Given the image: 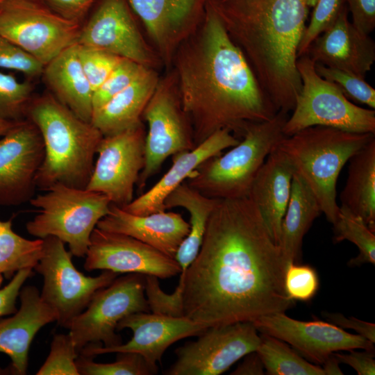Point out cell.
I'll return each instance as SVG.
<instances>
[{"label":"cell","instance_id":"1","mask_svg":"<svg viewBox=\"0 0 375 375\" xmlns=\"http://www.w3.org/2000/svg\"><path fill=\"white\" fill-rule=\"evenodd\" d=\"M287 267L249 197L220 199L185 273L184 316L207 327L253 322L295 302L284 287Z\"/></svg>","mask_w":375,"mask_h":375},{"label":"cell","instance_id":"2","mask_svg":"<svg viewBox=\"0 0 375 375\" xmlns=\"http://www.w3.org/2000/svg\"><path fill=\"white\" fill-rule=\"evenodd\" d=\"M170 69L195 146L222 129L241 139L250 124L278 112L210 1L199 26L176 49Z\"/></svg>","mask_w":375,"mask_h":375},{"label":"cell","instance_id":"3","mask_svg":"<svg viewBox=\"0 0 375 375\" xmlns=\"http://www.w3.org/2000/svg\"><path fill=\"white\" fill-rule=\"evenodd\" d=\"M276 110L292 111L302 83L297 52L307 0H210Z\"/></svg>","mask_w":375,"mask_h":375},{"label":"cell","instance_id":"4","mask_svg":"<svg viewBox=\"0 0 375 375\" xmlns=\"http://www.w3.org/2000/svg\"><path fill=\"white\" fill-rule=\"evenodd\" d=\"M26 118L38 127L44 143V158L36 175L37 188L44 191L56 184L85 188L103 138L101 132L49 92L33 97Z\"/></svg>","mask_w":375,"mask_h":375},{"label":"cell","instance_id":"5","mask_svg":"<svg viewBox=\"0 0 375 375\" xmlns=\"http://www.w3.org/2000/svg\"><path fill=\"white\" fill-rule=\"evenodd\" d=\"M373 133L311 126L285 136L277 149L290 161L316 197L322 212L332 224L338 216L336 183L344 165L372 139Z\"/></svg>","mask_w":375,"mask_h":375},{"label":"cell","instance_id":"6","mask_svg":"<svg viewBox=\"0 0 375 375\" xmlns=\"http://www.w3.org/2000/svg\"><path fill=\"white\" fill-rule=\"evenodd\" d=\"M288 117L278 111L268 121L250 124L238 144L203 162L185 181L210 198L247 197L267 156L285 136L283 127Z\"/></svg>","mask_w":375,"mask_h":375},{"label":"cell","instance_id":"7","mask_svg":"<svg viewBox=\"0 0 375 375\" xmlns=\"http://www.w3.org/2000/svg\"><path fill=\"white\" fill-rule=\"evenodd\" d=\"M29 203L38 214L26 223L28 233L40 239L56 237L76 257L85 256L92 233L111 205L103 194L63 184L50 187Z\"/></svg>","mask_w":375,"mask_h":375},{"label":"cell","instance_id":"8","mask_svg":"<svg viewBox=\"0 0 375 375\" xmlns=\"http://www.w3.org/2000/svg\"><path fill=\"white\" fill-rule=\"evenodd\" d=\"M301 89L283 132L292 135L311 126H326L348 132L375 134V110L351 103L333 83L321 77L307 55L298 58Z\"/></svg>","mask_w":375,"mask_h":375},{"label":"cell","instance_id":"9","mask_svg":"<svg viewBox=\"0 0 375 375\" xmlns=\"http://www.w3.org/2000/svg\"><path fill=\"white\" fill-rule=\"evenodd\" d=\"M60 239H43V251L34 267L43 277L42 299L56 314V322L69 328L72 320L88 306L94 294L109 285L119 274L103 270L99 276H88L72 262V254Z\"/></svg>","mask_w":375,"mask_h":375},{"label":"cell","instance_id":"10","mask_svg":"<svg viewBox=\"0 0 375 375\" xmlns=\"http://www.w3.org/2000/svg\"><path fill=\"white\" fill-rule=\"evenodd\" d=\"M81 24L51 10L42 0H3L0 34L44 66L77 43Z\"/></svg>","mask_w":375,"mask_h":375},{"label":"cell","instance_id":"11","mask_svg":"<svg viewBox=\"0 0 375 375\" xmlns=\"http://www.w3.org/2000/svg\"><path fill=\"white\" fill-rule=\"evenodd\" d=\"M142 118L147 122L148 131L145 138V164L137 183L140 190L144 188L147 181L158 172L168 157L196 147L172 69L160 78Z\"/></svg>","mask_w":375,"mask_h":375},{"label":"cell","instance_id":"12","mask_svg":"<svg viewBox=\"0 0 375 375\" xmlns=\"http://www.w3.org/2000/svg\"><path fill=\"white\" fill-rule=\"evenodd\" d=\"M149 311L144 275L129 273L98 290L86 308L72 320L69 333L78 354L89 344L112 347L122 344V337L115 332L122 319Z\"/></svg>","mask_w":375,"mask_h":375},{"label":"cell","instance_id":"13","mask_svg":"<svg viewBox=\"0 0 375 375\" xmlns=\"http://www.w3.org/2000/svg\"><path fill=\"white\" fill-rule=\"evenodd\" d=\"M146 134L142 122L118 133L103 136L85 189L103 194L120 208L131 203L145 164Z\"/></svg>","mask_w":375,"mask_h":375},{"label":"cell","instance_id":"14","mask_svg":"<svg viewBox=\"0 0 375 375\" xmlns=\"http://www.w3.org/2000/svg\"><path fill=\"white\" fill-rule=\"evenodd\" d=\"M251 322L211 326L176 349L175 362L167 375H219L247 354L256 351L260 341Z\"/></svg>","mask_w":375,"mask_h":375},{"label":"cell","instance_id":"15","mask_svg":"<svg viewBox=\"0 0 375 375\" xmlns=\"http://www.w3.org/2000/svg\"><path fill=\"white\" fill-rule=\"evenodd\" d=\"M77 44L100 49L157 70L163 66L144 40L128 0H101L81 26Z\"/></svg>","mask_w":375,"mask_h":375},{"label":"cell","instance_id":"16","mask_svg":"<svg viewBox=\"0 0 375 375\" xmlns=\"http://www.w3.org/2000/svg\"><path fill=\"white\" fill-rule=\"evenodd\" d=\"M252 324L259 333L284 341L305 359L319 365L339 351L374 350V343L331 322L297 320L285 312L262 316Z\"/></svg>","mask_w":375,"mask_h":375},{"label":"cell","instance_id":"17","mask_svg":"<svg viewBox=\"0 0 375 375\" xmlns=\"http://www.w3.org/2000/svg\"><path fill=\"white\" fill-rule=\"evenodd\" d=\"M44 153L40 131L26 118L0 138V206H19L34 197Z\"/></svg>","mask_w":375,"mask_h":375},{"label":"cell","instance_id":"18","mask_svg":"<svg viewBox=\"0 0 375 375\" xmlns=\"http://www.w3.org/2000/svg\"><path fill=\"white\" fill-rule=\"evenodd\" d=\"M208 327L188 317H171L149 312L129 315L117 326V331L129 328L133 337L125 344L112 347L101 344H89L79 354L94 358L97 356L118 352H132L141 355L146 362L158 370L157 362L167 348L174 342L191 336H199Z\"/></svg>","mask_w":375,"mask_h":375},{"label":"cell","instance_id":"19","mask_svg":"<svg viewBox=\"0 0 375 375\" xmlns=\"http://www.w3.org/2000/svg\"><path fill=\"white\" fill-rule=\"evenodd\" d=\"M84 269L137 273L169 278L181 269L178 262L156 249L128 235L95 228L85 254Z\"/></svg>","mask_w":375,"mask_h":375},{"label":"cell","instance_id":"20","mask_svg":"<svg viewBox=\"0 0 375 375\" xmlns=\"http://www.w3.org/2000/svg\"><path fill=\"white\" fill-rule=\"evenodd\" d=\"M210 0H128L144 24L163 66L170 69L179 45L201 24Z\"/></svg>","mask_w":375,"mask_h":375},{"label":"cell","instance_id":"21","mask_svg":"<svg viewBox=\"0 0 375 375\" xmlns=\"http://www.w3.org/2000/svg\"><path fill=\"white\" fill-rule=\"evenodd\" d=\"M344 3L334 22L310 45L307 55L315 62L365 78L375 61V44L348 19Z\"/></svg>","mask_w":375,"mask_h":375},{"label":"cell","instance_id":"22","mask_svg":"<svg viewBox=\"0 0 375 375\" xmlns=\"http://www.w3.org/2000/svg\"><path fill=\"white\" fill-rule=\"evenodd\" d=\"M97 228L128 235L175 259L190 226L178 212L164 210L137 215L111 203L108 213Z\"/></svg>","mask_w":375,"mask_h":375},{"label":"cell","instance_id":"23","mask_svg":"<svg viewBox=\"0 0 375 375\" xmlns=\"http://www.w3.org/2000/svg\"><path fill=\"white\" fill-rule=\"evenodd\" d=\"M241 139L227 129L216 131L190 151L172 156V165L161 178L148 191L122 207L137 215H146L165 210L167 197L184 182L201 164L218 156L222 151L239 143Z\"/></svg>","mask_w":375,"mask_h":375},{"label":"cell","instance_id":"24","mask_svg":"<svg viewBox=\"0 0 375 375\" xmlns=\"http://www.w3.org/2000/svg\"><path fill=\"white\" fill-rule=\"evenodd\" d=\"M20 307L13 315L0 320V352L11 359L12 372L24 375L31 344L40 328L56 322V314L34 286L22 287Z\"/></svg>","mask_w":375,"mask_h":375},{"label":"cell","instance_id":"25","mask_svg":"<svg viewBox=\"0 0 375 375\" xmlns=\"http://www.w3.org/2000/svg\"><path fill=\"white\" fill-rule=\"evenodd\" d=\"M293 174L290 161L276 148L258 171L248 196L257 206L277 244L280 242L282 222L290 198Z\"/></svg>","mask_w":375,"mask_h":375},{"label":"cell","instance_id":"26","mask_svg":"<svg viewBox=\"0 0 375 375\" xmlns=\"http://www.w3.org/2000/svg\"><path fill=\"white\" fill-rule=\"evenodd\" d=\"M49 92L81 119L91 122L93 90L83 72L77 43L47 63L42 73Z\"/></svg>","mask_w":375,"mask_h":375},{"label":"cell","instance_id":"27","mask_svg":"<svg viewBox=\"0 0 375 375\" xmlns=\"http://www.w3.org/2000/svg\"><path fill=\"white\" fill-rule=\"evenodd\" d=\"M160 78L156 69L146 67L128 86L94 112L91 123L103 136L118 133L141 123L144 110Z\"/></svg>","mask_w":375,"mask_h":375},{"label":"cell","instance_id":"28","mask_svg":"<svg viewBox=\"0 0 375 375\" xmlns=\"http://www.w3.org/2000/svg\"><path fill=\"white\" fill-rule=\"evenodd\" d=\"M341 206L362 218L375 232V138L350 159Z\"/></svg>","mask_w":375,"mask_h":375},{"label":"cell","instance_id":"29","mask_svg":"<svg viewBox=\"0 0 375 375\" xmlns=\"http://www.w3.org/2000/svg\"><path fill=\"white\" fill-rule=\"evenodd\" d=\"M321 213L319 204L312 191L303 180L294 173L278 244L287 266L299 260L303 238Z\"/></svg>","mask_w":375,"mask_h":375},{"label":"cell","instance_id":"30","mask_svg":"<svg viewBox=\"0 0 375 375\" xmlns=\"http://www.w3.org/2000/svg\"><path fill=\"white\" fill-rule=\"evenodd\" d=\"M220 199L206 197L185 181L179 185L165 199V210L181 207L188 211L190 229L175 256L181 273H185L200 249L208 221Z\"/></svg>","mask_w":375,"mask_h":375},{"label":"cell","instance_id":"31","mask_svg":"<svg viewBox=\"0 0 375 375\" xmlns=\"http://www.w3.org/2000/svg\"><path fill=\"white\" fill-rule=\"evenodd\" d=\"M43 251V239L29 240L12 228V219L0 220V287L3 278L11 279L19 271L32 268Z\"/></svg>","mask_w":375,"mask_h":375},{"label":"cell","instance_id":"32","mask_svg":"<svg viewBox=\"0 0 375 375\" xmlns=\"http://www.w3.org/2000/svg\"><path fill=\"white\" fill-rule=\"evenodd\" d=\"M260 336L256 351L267 374L326 375L323 367L305 359L284 341L265 333Z\"/></svg>","mask_w":375,"mask_h":375},{"label":"cell","instance_id":"33","mask_svg":"<svg viewBox=\"0 0 375 375\" xmlns=\"http://www.w3.org/2000/svg\"><path fill=\"white\" fill-rule=\"evenodd\" d=\"M333 226V240L335 243L348 240L358 249V256L349 260V266L375 264V232L367 226L361 217L340 206L338 216Z\"/></svg>","mask_w":375,"mask_h":375},{"label":"cell","instance_id":"34","mask_svg":"<svg viewBox=\"0 0 375 375\" xmlns=\"http://www.w3.org/2000/svg\"><path fill=\"white\" fill-rule=\"evenodd\" d=\"M117 353V360L110 363L95 362L94 358L78 354L76 365L79 375H151L158 372L138 353Z\"/></svg>","mask_w":375,"mask_h":375},{"label":"cell","instance_id":"35","mask_svg":"<svg viewBox=\"0 0 375 375\" xmlns=\"http://www.w3.org/2000/svg\"><path fill=\"white\" fill-rule=\"evenodd\" d=\"M33 89L30 80L20 82L12 74L0 72V118L11 122L26 119Z\"/></svg>","mask_w":375,"mask_h":375},{"label":"cell","instance_id":"36","mask_svg":"<svg viewBox=\"0 0 375 375\" xmlns=\"http://www.w3.org/2000/svg\"><path fill=\"white\" fill-rule=\"evenodd\" d=\"M317 73L336 85L347 98L375 108V90L364 78L351 73L315 63Z\"/></svg>","mask_w":375,"mask_h":375},{"label":"cell","instance_id":"37","mask_svg":"<svg viewBox=\"0 0 375 375\" xmlns=\"http://www.w3.org/2000/svg\"><path fill=\"white\" fill-rule=\"evenodd\" d=\"M78 356L69 333L56 334L50 352L37 375H79L76 360Z\"/></svg>","mask_w":375,"mask_h":375},{"label":"cell","instance_id":"38","mask_svg":"<svg viewBox=\"0 0 375 375\" xmlns=\"http://www.w3.org/2000/svg\"><path fill=\"white\" fill-rule=\"evenodd\" d=\"M146 67L122 58L106 81L93 92V113L128 86Z\"/></svg>","mask_w":375,"mask_h":375},{"label":"cell","instance_id":"39","mask_svg":"<svg viewBox=\"0 0 375 375\" xmlns=\"http://www.w3.org/2000/svg\"><path fill=\"white\" fill-rule=\"evenodd\" d=\"M78 55L93 92L106 81L123 58L112 53L77 44Z\"/></svg>","mask_w":375,"mask_h":375},{"label":"cell","instance_id":"40","mask_svg":"<svg viewBox=\"0 0 375 375\" xmlns=\"http://www.w3.org/2000/svg\"><path fill=\"white\" fill-rule=\"evenodd\" d=\"M184 284L178 282L175 290L167 294L160 287L158 278L144 275V291L150 311L171 317H183Z\"/></svg>","mask_w":375,"mask_h":375},{"label":"cell","instance_id":"41","mask_svg":"<svg viewBox=\"0 0 375 375\" xmlns=\"http://www.w3.org/2000/svg\"><path fill=\"white\" fill-rule=\"evenodd\" d=\"M319 278L316 270L308 265L290 263L284 275L285 290L293 301H308L317 294Z\"/></svg>","mask_w":375,"mask_h":375},{"label":"cell","instance_id":"42","mask_svg":"<svg viewBox=\"0 0 375 375\" xmlns=\"http://www.w3.org/2000/svg\"><path fill=\"white\" fill-rule=\"evenodd\" d=\"M344 3V0L317 1L299 46L298 58L306 55L313 40L334 22Z\"/></svg>","mask_w":375,"mask_h":375},{"label":"cell","instance_id":"43","mask_svg":"<svg viewBox=\"0 0 375 375\" xmlns=\"http://www.w3.org/2000/svg\"><path fill=\"white\" fill-rule=\"evenodd\" d=\"M0 68L19 72L33 79L42 75L44 65L0 34Z\"/></svg>","mask_w":375,"mask_h":375},{"label":"cell","instance_id":"44","mask_svg":"<svg viewBox=\"0 0 375 375\" xmlns=\"http://www.w3.org/2000/svg\"><path fill=\"white\" fill-rule=\"evenodd\" d=\"M32 268L19 270L10 282L0 289V317L17 311L16 301L24 283L33 275Z\"/></svg>","mask_w":375,"mask_h":375},{"label":"cell","instance_id":"45","mask_svg":"<svg viewBox=\"0 0 375 375\" xmlns=\"http://www.w3.org/2000/svg\"><path fill=\"white\" fill-rule=\"evenodd\" d=\"M352 15L353 25L369 35L375 27V0H344Z\"/></svg>","mask_w":375,"mask_h":375},{"label":"cell","instance_id":"46","mask_svg":"<svg viewBox=\"0 0 375 375\" xmlns=\"http://www.w3.org/2000/svg\"><path fill=\"white\" fill-rule=\"evenodd\" d=\"M60 16L82 24L86 14L96 0H42Z\"/></svg>","mask_w":375,"mask_h":375},{"label":"cell","instance_id":"47","mask_svg":"<svg viewBox=\"0 0 375 375\" xmlns=\"http://www.w3.org/2000/svg\"><path fill=\"white\" fill-rule=\"evenodd\" d=\"M352 349L347 353H333L340 363L351 367L358 375H374V350L363 349L362 351Z\"/></svg>","mask_w":375,"mask_h":375},{"label":"cell","instance_id":"48","mask_svg":"<svg viewBox=\"0 0 375 375\" xmlns=\"http://www.w3.org/2000/svg\"><path fill=\"white\" fill-rule=\"evenodd\" d=\"M322 315L329 322L342 328L355 331L358 335L369 342H375V324L353 317H347L339 312H324Z\"/></svg>","mask_w":375,"mask_h":375},{"label":"cell","instance_id":"49","mask_svg":"<svg viewBox=\"0 0 375 375\" xmlns=\"http://www.w3.org/2000/svg\"><path fill=\"white\" fill-rule=\"evenodd\" d=\"M243 361L231 374L233 375H262L265 373L263 364L256 351L244 356Z\"/></svg>","mask_w":375,"mask_h":375},{"label":"cell","instance_id":"50","mask_svg":"<svg viewBox=\"0 0 375 375\" xmlns=\"http://www.w3.org/2000/svg\"><path fill=\"white\" fill-rule=\"evenodd\" d=\"M339 364L340 362L333 353L322 365V367L324 369L326 375L343 374L342 370L339 367Z\"/></svg>","mask_w":375,"mask_h":375},{"label":"cell","instance_id":"51","mask_svg":"<svg viewBox=\"0 0 375 375\" xmlns=\"http://www.w3.org/2000/svg\"><path fill=\"white\" fill-rule=\"evenodd\" d=\"M15 122L0 118V138L14 126Z\"/></svg>","mask_w":375,"mask_h":375},{"label":"cell","instance_id":"52","mask_svg":"<svg viewBox=\"0 0 375 375\" xmlns=\"http://www.w3.org/2000/svg\"><path fill=\"white\" fill-rule=\"evenodd\" d=\"M317 0H307V4L308 6V7H311V8H313L316 3H317Z\"/></svg>","mask_w":375,"mask_h":375},{"label":"cell","instance_id":"53","mask_svg":"<svg viewBox=\"0 0 375 375\" xmlns=\"http://www.w3.org/2000/svg\"><path fill=\"white\" fill-rule=\"evenodd\" d=\"M3 0H0V4L3 2Z\"/></svg>","mask_w":375,"mask_h":375}]
</instances>
